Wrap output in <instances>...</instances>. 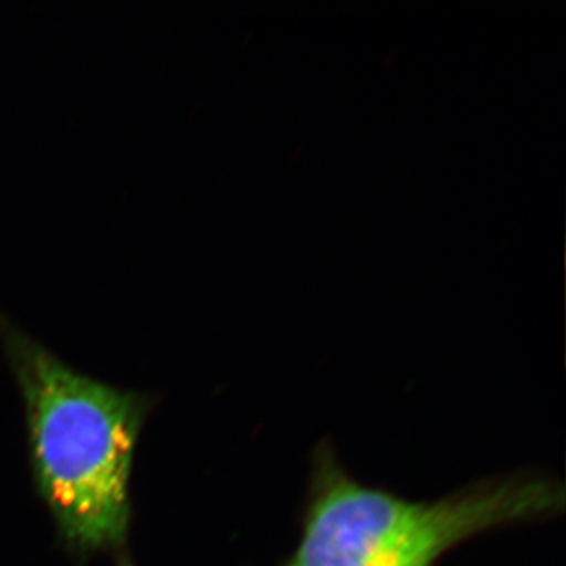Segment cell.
Masks as SVG:
<instances>
[{"mask_svg":"<svg viewBox=\"0 0 566 566\" xmlns=\"http://www.w3.org/2000/svg\"><path fill=\"white\" fill-rule=\"evenodd\" d=\"M0 333L24 398L33 476L59 534L76 554L117 549L132 520L147 398L80 374L11 324Z\"/></svg>","mask_w":566,"mask_h":566,"instance_id":"cell-1","label":"cell"},{"mask_svg":"<svg viewBox=\"0 0 566 566\" xmlns=\"http://www.w3.org/2000/svg\"><path fill=\"white\" fill-rule=\"evenodd\" d=\"M564 502L558 483L527 476L431 504L409 502L354 482L324 457L303 538L283 566H434L469 536L554 515Z\"/></svg>","mask_w":566,"mask_h":566,"instance_id":"cell-2","label":"cell"},{"mask_svg":"<svg viewBox=\"0 0 566 566\" xmlns=\"http://www.w3.org/2000/svg\"><path fill=\"white\" fill-rule=\"evenodd\" d=\"M117 566H134V564L129 560V557L122 556L118 558Z\"/></svg>","mask_w":566,"mask_h":566,"instance_id":"cell-3","label":"cell"}]
</instances>
